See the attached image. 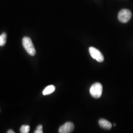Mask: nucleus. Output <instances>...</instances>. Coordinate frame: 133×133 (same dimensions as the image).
I'll use <instances>...</instances> for the list:
<instances>
[{"label":"nucleus","mask_w":133,"mask_h":133,"mask_svg":"<svg viewBox=\"0 0 133 133\" xmlns=\"http://www.w3.org/2000/svg\"><path fill=\"white\" fill-rule=\"evenodd\" d=\"M22 44L24 49L29 54L34 56L36 54L35 48L31 39L28 37H25L22 39Z\"/></svg>","instance_id":"obj_1"},{"label":"nucleus","mask_w":133,"mask_h":133,"mask_svg":"<svg viewBox=\"0 0 133 133\" xmlns=\"http://www.w3.org/2000/svg\"><path fill=\"white\" fill-rule=\"evenodd\" d=\"M103 92V86L102 84L97 82L91 86L90 89L91 95L95 99H98L101 97Z\"/></svg>","instance_id":"obj_2"},{"label":"nucleus","mask_w":133,"mask_h":133,"mask_svg":"<svg viewBox=\"0 0 133 133\" xmlns=\"http://www.w3.org/2000/svg\"><path fill=\"white\" fill-rule=\"evenodd\" d=\"M132 17V13L127 9L121 10L118 14V19L121 23H126L129 22Z\"/></svg>","instance_id":"obj_3"},{"label":"nucleus","mask_w":133,"mask_h":133,"mask_svg":"<svg viewBox=\"0 0 133 133\" xmlns=\"http://www.w3.org/2000/svg\"><path fill=\"white\" fill-rule=\"evenodd\" d=\"M89 51L91 56L98 62H103L104 60V57L102 53L97 48L94 47H90Z\"/></svg>","instance_id":"obj_4"},{"label":"nucleus","mask_w":133,"mask_h":133,"mask_svg":"<svg viewBox=\"0 0 133 133\" xmlns=\"http://www.w3.org/2000/svg\"><path fill=\"white\" fill-rule=\"evenodd\" d=\"M75 128L74 124L70 122H68L61 126L59 129V133H71Z\"/></svg>","instance_id":"obj_5"},{"label":"nucleus","mask_w":133,"mask_h":133,"mask_svg":"<svg viewBox=\"0 0 133 133\" xmlns=\"http://www.w3.org/2000/svg\"><path fill=\"white\" fill-rule=\"evenodd\" d=\"M99 124L102 128L106 130H110L112 127L111 123L105 119H100L99 121Z\"/></svg>","instance_id":"obj_6"},{"label":"nucleus","mask_w":133,"mask_h":133,"mask_svg":"<svg viewBox=\"0 0 133 133\" xmlns=\"http://www.w3.org/2000/svg\"><path fill=\"white\" fill-rule=\"evenodd\" d=\"M55 90V87L53 85H50L47 86L43 91V94L44 96L46 95H49L53 92H54Z\"/></svg>","instance_id":"obj_7"},{"label":"nucleus","mask_w":133,"mask_h":133,"mask_svg":"<svg viewBox=\"0 0 133 133\" xmlns=\"http://www.w3.org/2000/svg\"><path fill=\"white\" fill-rule=\"evenodd\" d=\"M6 34L3 33L0 35V46H4L6 42Z\"/></svg>","instance_id":"obj_8"},{"label":"nucleus","mask_w":133,"mask_h":133,"mask_svg":"<svg viewBox=\"0 0 133 133\" xmlns=\"http://www.w3.org/2000/svg\"><path fill=\"white\" fill-rule=\"evenodd\" d=\"M30 126L29 125H22L20 129L21 133H28L30 131Z\"/></svg>","instance_id":"obj_9"},{"label":"nucleus","mask_w":133,"mask_h":133,"mask_svg":"<svg viewBox=\"0 0 133 133\" xmlns=\"http://www.w3.org/2000/svg\"><path fill=\"white\" fill-rule=\"evenodd\" d=\"M35 133H43V126L42 125H39L38 126L36 130L34 132Z\"/></svg>","instance_id":"obj_10"},{"label":"nucleus","mask_w":133,"mask_h":133,"mask_svg":"<svg viewBox=\"0 0 133 133\" xmlns=\"http://www.w3.org/2000/svg\"><path fill=\"white\" fill-rule=\"evenodd\" d=\"M7 133H14V132L13 131V130H8V132H7Z\"/></svg>","instance_id":"obj_11"}]
</instances>
